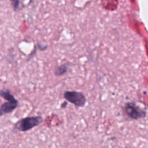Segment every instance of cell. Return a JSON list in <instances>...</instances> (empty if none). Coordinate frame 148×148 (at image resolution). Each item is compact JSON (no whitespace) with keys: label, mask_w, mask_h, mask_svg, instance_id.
<instances>
[{"label":"cell","mask_w":148,"mask_h":148,"mask_svg":"<svg viewBox=\"0 0 148 148\" xmlns=\"http://www.w3.org/2000/svg\"><path fill=\"white\" fill-rule=\"evenodd\" d=\"M43 119L40 116H28L17 121L14 125L13 132H26L40 124Z\"/></svg>","instance_id":"obj_1"},{"label":"cell","mask_w":148,"mask_h":148,"mask_svg":"<svg viewBox=\"0 0 148 148\" xmlns=\"http://www.w3.org/2000/svg\"><path fill=\"white\" fill-rule=\"evenodd\" d=\"M63 97L68 102L77 107H83L87 101L86 98L83 93L76 91H65Z\"/></svg>","instance_id":"obj_2"},{"label":"cell","mask_w":148,"mask_h":148,"mask_svg":"<svg viewBox=\"0 0 148 148\" xmlns=\"http://www.w3.org/2000/svg\"><path fill=\"white\" fill-rule=\"evenodd\" d=\"M18 106V101L16 98L13 100L7 101L1 105L0 116L10 113Z\"/></svg>","instance_id":"obj_3"},{"label":"cell","mask_w":148,"mask_h":148,"mask_svg":"<svg viewBox=\"0 0 148 148\" xmlns=\"http://www.w3.org/2000/svg\"><path fill=\"white\" fill-rule=\"evenodd\" d=\"M0 96L6 101H10L16 99L15 97L10 92V90L6 88H3L1 90Z\"/></svg>","instance_id":"obj_4"},{"label":"cell","mask_w":148,"mask_h":148,"mask_svg":"<svg viewBox=\"0 0 148 148\" xmlns=\"http://www.w3.org/2000/svg\"><path fill=\"white\" fill-rule=\"evenodd\" d=\"M68 71V68L65 65L58 66L54 71V75L56 76H62L65 74Z\"/></svg>","instance_id":"obj_5"},{"label":"cell","mask_w":148,"mask_h":148,"mask_svg":"<svg viewBox=\"0 0 148 148\" xmlns=\"http://www.w3.org/2000/svg\"><path fill=\"white\" fill-rule=\"evenodd\" d=\"M12 3H13L14 7L16 8L18 4V0H12Z\"/></svg>","instance_id":"obj_6"},{"label":"cell","mask_w":148,"mask_h":148,"mask_svg":"<svg viewBox=\"0 0 148 148\" xmlns=\"http://www.w3.org/2000/svg\"><path fill=\"white\" fill-rule=\"evenodd\" d=\"M67 102H62V104L61 105V108H65L66 107V106H67Z\"/></svg>","instance_id":"obj_7"}]
</instances>
